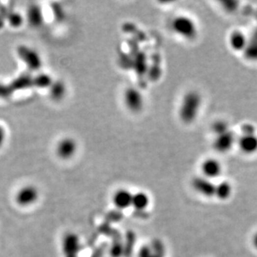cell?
I'll list each match as a JSON object with an SVG mask.
<instances>
[{
    "label": "cell",
    "mask_w": 257,
    "mask_h": 257,
    "mask_svg": "<svg viewBox=\"0 0 257 257\" xmlns=\"http://www.w3.org/2000/svg\"><path fill=\"white\" fill-rule=\"evenodd\" d=\"M124 103L127 109L133 113L141 111L144 106L143 96L134 87L127 88L124 93Z\"/></svg>",
    "instance_id": "cell-6"
},
{
    "label": "cell",
    "mask_w": 257,
    "mask_h": 257,
    "mask_svg": "<svg viewBox=\"0 0 257 257\" xmlns=\"http://www.w3.org/2000/svg\"><path fill=\"white\" fill-rule=\"evenodd\" d=\"M239 147L246 154H253L257 151V136L252 134H241L238 140Z\"/></svg>",
    "instance_id": "cell-11"
},
{
    "label": "cell",
    "mask_w": 257,
    "mask_h": 257,
    "mask_svg": "<svg viewBox=\"0 0 257 257\" xmlns=\"http://www.w3.org/2000/svg\"><path fill=\"white\" fill-rule=\"evenodd\" d=\"M79 151V143L72 137L61 138L55 146V154L59 159L70 160Z\"/></svg>",
    "instance_id": "cell-4"
},
{
    "label": "cell",
    "mask_w": 257,
    "mask_h": 257,
    "mask_svg": "<svg viewBox=\"0 0 257 257\" xmlns=\"http://www.w3.org/2000/svg\"><path fill=\"white\" fill-rule=\"evenodd\" d=\"M201 104V98L197 92H190L182 100L180 116L181 120L187 123H191L197 118Z\"/></svg>",
    "instance_id": "cell-1"
},
{
    "label": "cell",
    "mask_w": 257,
    "mask_h": 257,
    "mask_svg": "<svg viewBox=\"0 0 257 257\" xmlns=\"http://www.w3.org/2000/svg\"><path fill=\"white\" fill-rule=\"evenodd\" d=\"M252 245L253 246V248L257 252V230L252 235Z\"/></svg>",
    "instance_id": "cell-19"
},
{
    "label": "cell",
    "mask_w": 257,
    "mask_h": 257,
    "mask_svg": "<svg viewBox=\"0 0 257 257\" xmlns=\"http://www.w3.org/2000/svg\"><path fill=\"white\" fill-rule=\"evenodd\" d=\"M192 187L198 195L205 198H215L216 184L204 176H197L192 181Z\"/></svg>",
    "instance_id": "cell-5"
},
{
    "label": "cell",
    "mask_w": 257,
    "mask_h": 257,
    "mask_svg": "<svg viewBox=\"0 0 257 257\" xmlns=\"http://www.w3.org/2000/svg\"><path fill=\"white\" fill-rule=\"evenodd\" d=\"M232 193L233 187L229 181H220L218 184H216L215 198H217L218 200H228L230 199Z\"/></svg>",
    "instance_id": "cell-13"
},
{
    "label": "cell",
    "mask_w": 257,
    "mask_h": 257,
    "mask_svg": "<svg viewBox=\"0 0 257 257\" xmlns=\"http://www.w3.org/2000/svg\"><path fill=\"white\" fill-rule=\"evenodd\" d=\"M80 242L76 235H66L62 240V252L66 257H77L80 251Z\"/></svg>",
    "instance_id": "cell-10"
},
{
    "label": "cell",
    "mask_w": 257,
    "mask_h": 257,
    "mask_svg": "<svg viewBox=\"0 0 257 257\" xmlns=\"http://www.w3.org/2000/svg\"><path fill=\"white\" fill-rule=\"evenodd\" d=\"M7 137H8V132H7L6 127L0 123V149L5 145Z\"/></svg>",
    "instance_id": "cell-17"
},
{
    "label": "cell",
    "mask_w": 257,
    "mask_h": 257,
    "mask_svg": "<svg viewBox=\"0 0 257 257\" xmlns=\"http://www.w3.org/2000/svg\"><path fill=\"white\" fill-rule=\"evenodd\" d=\"M40 198V192L35 185L26 184L18 189L14 200L20 207H30L35 205Z\"/></svg>",
    "instance_id": "cell-2"
},
{
    "label": "cell",
    "mask_w": 257,
    "mask_h": 257,
    "mask_svg": "<svg viewBox=\"0 0 257 257\" xmlns=\"http://www.w3.org/2000/svg\"><path fill=\"white\" fill-rule=\"evenodd\" d=\"M200 171L201 176L213 180L221 176L222 172V166L219 161L215 158H208L204 160L200 165Z\"/></svg>",
    "instance_id": "cell-7"
},
{
    "label": "cell",
    "mask_w": 257,
    "mask_h": 257,
    "mask_svg": "<svg viewBox=\"0 0 257 257\" xmlns=\"http://www.w3.org/2000/svg\"><path fill=\"white\" fill-rule=\"evenodd\" d=\"M229 43L231 48L235 51H241L246 47V38L243 33L235 31L230 34Z\"/></svg>",
    "instance_id": "cell-14"
},
{
    "label": "cell",
    "mask_w": 257,
    "mask_h": 257,
    "mask_svg": "<svg viewBox=\"0 0 257 257\" xmlns=\"http://www.w3.org/2000/svg\"><path fill=\"white\" fill-rule=\"evenodd\" d=\"M212 131L216 134V136L228 132V131H229L228 122H224V121H217L212 126Z\"/></svg>",
    "instance_id": "cell-16"
},
{
    "label": "cell",
    "mask_w": 257,
    "mask_h": 257,
    "mask_svg": "<svg viewBox=\"0 0 257 257\" xmlns=\"http://www.w3.org/2000/svg\"><path fill=\"white\" fill-rule=\"evenodd\" d=\"M151 204V198L146 192H138L133 193L132 207L136 211H144Z\"/></svg>",
    "instance_id": "cell-12"
},
{
    "label": "cell",
    "mask_w": 257,
    "mask_h": 257,
    "mask_svg": "<svg viewBox=\"0 0 257 257\" xmlns=\"http://www.w3.org/2000/svg\"><path fill=\"white\" fill-rule=\"evenodd\" d=\"M235 135L230 131L216 136L214 147L219 152H227L231 149L235 143Z\"/></svg>",
    "instance_id": "cell-9"
},
{
    "label": "cell",
    "mask_w": 257,
    "mask_h": 257,
    "mask_svg": "<svg viewBox=\"0 0 257 257\" xmlns=\"http://www.w3.org/2000/svg\"><path fill=\"white\" fill-rule=\"evenodd\" d=\"M64 92H65V86L61 82H58L57 85H55L54 87H52V97L56 99L57 98L59 99L62 98V96H64Z\"/></svg>",
    "instance_id": "cell-15"
},
{
    "label": "cell",
    "mask_w": 257,
    "mask_h": 257,
    "mask_svg": "<svg viewBox=\"0 0 257 257\" xmlns=\"http://www.w3.org/2000/svg\"><path fill=\"white\" fill-rule=\"evenodd\" d=\"M171 28L176 34L187 39H192L198 34L197 25L189 17H176L171 23Z\"/></svg>",
    "instance_id": "cell-3"
},
{
    "label": "cell",
    "mask_w": 257,
    "mask_h": 257,
    "mask_svg": "<svg viewBox=\"0 0 257 257\" xmlns=\"http://www.w3.org/2000/svg\"><path fill=\"white\" fill-rule=\"evenodd\" d=\"M241 134H252V133H256V128L252 124L244 125L243 127H241Z\"/></svg>",
    "instance_id": "cell-18"
},
{
    "label": "cell",
    "mask_w": 257,
    "mask_h": 257,
    "mask_svg": "<svg viewBox=\"0 0 257 257\" xmlns=\"http://www.w3.org/2000/svg\"><path fill=\"white\" fill-rule=\"evenodd\" d=\"M133 192L127 188H119L114 192L112 197V201L115 207L120 210L132 208Z\"/></svg>",
    "instance_id": "cell-8"
}]
</instances>
